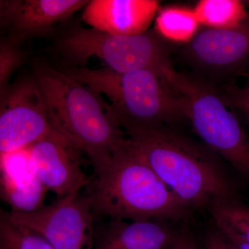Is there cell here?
Returning a JSON list of instances; mask_svg holds the SVG:
<instances>
[{
    "label": "cell",
    "mask_w": 249,
    "mask_h": 249,
    "mask_svg": "<svg viewBox=\"0 0 249 249\" xmlns=\"http://www.w3.org/2000/svg\"><path fill=\"white\" fill-rule=\"evenodd\" d=\"M159 9L155 0H92L85 6L82 19L103 32L139 35L147 32Z\"/></svg>",
    "instance_id": "obj_12"
},
{
    "label": "cell",
    "mask_w": 249,
    "mask_h": 249,
    "mask_svg": "<svg viewBox=\"0 0 249 249\" xmlns=\"http://www.w3.org/2000/svg\"><path fill=\"white\" fill-rule=\"evenodd\" d=\"M47 191L29 167L28 149L1 155V197L11 211L31 213L41 209Z\"/></svg>",
    "instance_id": "obj_14"
},
{
    "label": "cell",
    "mask_w": 249,
    "mask_h": 249,
    "mask_svg": "<svg viewBox=\"0 0 249 249\" xmlns=\"http://www.w3.org/2000/svg\"><path fill=\"white\" fill-rule=\"evenodd\" d=\"M85 0H1L0 27L24 43L42 35L85 7Z\"/></svg>",
    "instance_id": "obj_11"
},
{
    "label": "cell",
    "mask_w": 249,
    "mask_h": 249,
    "mask_svg": "<svg viewBox=\"0 0 249 249\" xmlns=\"http://www.w3.org/2000/svg\"><path fill=\"white\" fill-rule=\"evenodd\" d=\"M209 211L215 227L227 228L249 243V206L239 200L222 201L211 206Z\"/></svg>",
    "instance_id": "obj_18"
},
{
    "label": "cell",
    "mask_w": 249,
    "mask_h": 249,
    "mask_svg": "<svg viewBox=\"0 0 249 249\" xmlns=\"http://www.w3.org/2000/svg\"><path fill=\"white\" fill-rule=\"evenodd\" d=\"M187 59L201 71L217 76L234 73L249 62V18L232 29H207L188 43Z\"/></svg>",
    "instance_id": "obj_10"
},
{
    "label": "cell",
    "mask_w": 249,
    "mask_h": 249,
    "mask_svg": "<svg viewBox=\"0 0 249 249\" xmlns=\"http://www.w3.org/2000/svg\"><path fill=\"white\" fill-rule=\"evenodd\" d=\"M32 72L52 128L88 156L96 171L126 139L110 106L100 93L45 60H36Z\"/></svg>",
    "instance_id": "obj_2"
},
{
    "label": "cell",
    "mask_w": 249,
    "mask_h": 249,
    "mask_svg": "<svg viewBox=\"0 0 249 249\" xmlns=\"http://www.w3.org/2000/svg\"><path fill=\"white\" fill-rule=\"evenodd\" d=\"M59 53L74 67H85L96 56L117 72L147 70L163 79L175 70L169 48L155 31L139 35H115L77 26L57 42Z\"/></svg>",
    "instance_id": "obj_6"
},
{
    "label": "cell",
    "mask_w": 249,
    "mask_h": 249,
    "mask_svg": "<svg viewBox=\"0 0 249 249\" xmlns=\"http://www.w3.org/2000/svg\"><path fill=\"white\" fill-rule=\"evenodd\" d=\"M168 78L203 143L249 181V139L219 88L176 70Z\"/></svg>",
    "instance_id": "obj_5"
},
{
    "label": "cell",
    "mask_w": 249,
    "mask_h": 249,
    "mask_svg": "<svg viewBox=\"0 0 249 249\" xmlns=\"http://www.w3.org/2000/svg\"><path fill=\"white\" fill-rule=\"evenodd\" d=\"M51 127L45 99L33 75L0 91V155L27 150Z\"/></svg>",
    "instance_id": "obj_8"
},
{
    "label": "cell",
    "mask_w": 249,
    "mask_h": 249,
    "mask_svg": "<svg viewBox=\"0 0 249 249\" xmlns=\"http://www.w3.org/2000/svg\"><path fill=\"white\" fill-rule=\"evenodd\" d=\"M131 144L175 194L192 210L239 200V189L221 157L170 126L127 134Z\"/></svg>",
    "instance_id": "obj_1"
},
{
    "label": "cell",
    "mask_w": 249,
    "mask_h": 249,
    "mask_svg": "<svg viewBox=\"0 0 249 249\" xmlns=\"http://www.w3.org/2000/svg\"><path fill=\"white\" fill-rule=\"evenodd\" d=\"M199 24L194 9L183 6H168L159 11L155 32L164 40L189 43L197 34Z\"/></svg>",
    "instance_id": "obj_15"
},
{
    "label": "cell",
    "mask_w": 249,
    "mask_h": 249,
    "mask_svg": "<svg viewBox=\"0 0 249 249\" xmlns=\"http://www.w3.org/2000/svg\"><path fill=\"white\" fill-rule=\"evenodd\" d=\"M163 220L109 219L96 227L94 249H172L178 231Z\"/></svg>",
    "instance_id": "obj_13"
},
{
    "label": "cell",
    "mask_w": 249,
    "mask_h": 249,
    "mask_svg": "<svg viewBox=\"0 0 249 249\" xmlns=\"http://www.w3.org/2000/svg\"><path fill=\"white\" fill-rule=\"evenodd\" d=\"M228 103L241 111L249 122V85L240 88L235 84L224 85L219 88Z\"/></svg>",
    "instance_id": "obj_20"
},
{
    "label": "cell",
    "mask_w": 249,
    "mask_h": 249,
    "mask_svg": "<svg viewBox=\"0 0 249 249\" xmlns=\"http://www.w3.org/2000/svg\"><path fill=\"white\" fill-rule=\"evenodd\" d=\"M172 249H199L193 232L187 227L178 231L176 242Z\"/></svg>",
    "instance_id": "obj_22"
},
{
    "label": "cell",
    "mask_w": 249,
    "mask_h": 249,
    "mask_svg": "<svg viewBox=\"0 0 249 249\" xmlns=\"http://www.w3.org/2000/svg\"><path fill=\"white\" fill-rule=\"evenodd\" d=\"M203 245L204 249H235L215 227L206 232Z\"/></svg>",
    "instance_id": "obj_21"
},
{
    "label": "cell",
    "mask_w": 249,
    "mask_h": 249,
    "mask_svg": "<svg viewBox=\"0 0 249 249\" xmlns=\"http://www.w3.org/2000/svg\"><path fill=\"white\" fill-rule=\"evenodd\" d=\"M193 9L200 25L208 29H232L249 18L245 4L239 0H201Z\"/></svg>",
    "instance_id": "obj_16"
},
{
    "label": "cell",
    "mask_w": 249,
    "mask_h": 249,
    "mask_svg": "<svg viewBox=\"0 0 249 249\" xmlns=\"http://www.w3.org/2000/svg\"><path fill=\"white\" fill-rule=\"evenodd\" d=\"M242 75H244V76L247 77V78H248V79L249 80V72H248V73H242Z\"/></svg>",
    "instance_id": "obj_24"
},
{
    "label": "cell",
    "mask_w": 249,
    "mask_h": 249,
    "mask_svg": "<svg viewBox=\"0 0 249 249\" xmlns=\"http://www.w3.org/2000/svg\"><path fill=\"white\" fill-rule=\"evenodd\" d=\"M0 249H54L40 234L10 220L1 211Z\"/></svg>",
    "instance_id": "obj_17"
},
{
    "label": "cell",
    "mask_w": 249,
    "mask_h": 249,
    "mask_svg": "<svg viewBox=\"0 0 249 249\" xmlns=\"http://www.w3.org/2000/svg\"><path fill=\"white\" fill-rule=\"evenodd\" d=\"M63 72L106 96L127 134L186 119L181 98L155 71L117 72L107 67L73 66Z\"/></svg>",
    "instance_id": "obj_4"
},
{
    "label": "cell",
    "mask_w": 249,
    "mask_h": 249,
    "mask_svg": "<svg viewBox=\"0 0 249 249\" xmlns=\"http://www.w3.org/2000/svg\"><path fill=\"white\" fill-rule=\"evenodd\" d=\"M83 152L52 127L28 149L29 164L34 175L58 197L79 193L91 183L82 168Z\"/></svg>",
    "instance_id": "obj_9"
},
{
    "label": "cell",
    "mask_w": 249,
    "mask_h": 249,
    "mask_svg": "<svg viewBox=\"0 0 249 249\" xmlns=\"http://www.w3.org/2000/svg\"><path fill=\"white\" fill-rule=\"evenodd\" d=\"M222 234L235 249H249V243L240 235L224 227H214Z\"/></svg>",
    "instance_id": "obj_23"
},
{
    "label": "cell",
    "mask_w": 249,
    "mask_h": 249,
    "mask_svg": "<svg viewBox=\"0 0 249 249\" xmlns=\"http://www.w3.org/2000/svg\"><path fill=\"white\" fill-rule=\"evenodd\" d=\"M24 43L9 36H1L0 40V91L11 83L10 80L28 59L29 52L23 47Z\"/></svg>",
    "instance_id": "obj_19"
},
{
    "label": "cell",
    "mask_w": 249,
    "mask_h": 249,
    "mask_svg": "<svg viewBox=\"0 0 249 249\" xmlns=\"http://www.w3.org/2000/svg\"><path fill=\"white\" fill-rule=\"evenodd\" d=\"M89 194L97 216L124 220H185L191 208L170 189L134 150L129 138L94 172Z\"/></svg>",
    "instance_id": "obj_3"
},
{
    "label": "cell",
    "mask_w": 249,
    "mask_h": 249,
    "mask_svg": "<svg viewBox=\"0 0 249 249\" xmlns=\"http://www.w3.org/2000/svg\"><path fill=\"white\" fill-rule=\"evenodd\" d=\"M5 213L10 220L40 234L54 249H94L96 216L88 195L59 197L34 212Z\"/></svg>",
    "instance_id": "obj_7"
}]
</instances>
